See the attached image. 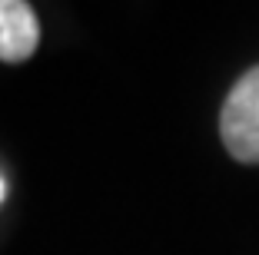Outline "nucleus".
<instances>
[{
	"label": "nucleus",
	"instance_id": "obj_1",
	"mask_svg": "<svg viewBox=\"0 0 259 255\" xmlns=\"http://www.w3.org/2000/svg\"><path fill=\"white\" fill-rule=\"evenodd\" d=\"M220 136L236 163H259V67L246 70L220 113Z\"/></svg>",
	"mask_w": 259,
	"mask_h": 255
},
{
	"label": "nucleus",
	"instance_id": "obj_2",
	"mask_svg": "<svg viewBox=\"0 0 259 255\" xmlns=\"http://www.w3.org/2000/svg\"><path fill=\"white\" fill-rule=\"evenodd\" d=\"M40 46V20L27 0H0V60L23 63Z\"/></svg>",
	"mask_w": 259,
	"mask_h": 255
},
{
	"label": "nucleus",
	"instance_id": "obj_3",
	"mask_svg": "<svg viewBox=\"0 0 259 255\" xmlns=\"http://www.w3.org/2000/svg\"><path fill=\"white\" fill-rule=\"evenodd\" d=\"M0 199H4V182H0Z\"/></svg>",
	"mask_w": 259,
	"mask_h": 255
}]
</instances>
